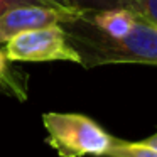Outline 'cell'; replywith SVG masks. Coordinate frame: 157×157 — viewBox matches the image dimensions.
<instances>
[{
	"label": "cell",
	"instance_id": "cell-8",
	"mask_svg": "<svg viewBox=\"0 0 157 157\" xmlns=\"http://www.w3.org/2000/svg\"><path fill=\"white\" fill-rule=\"evenodd\" d=\"M61 2L78 10H103V9L123 7L122 0H61Z\"/></svg>",
	"mask_w": 157,
	"mask_h": 157
},
{
	"label": "cell",
	"instance_id": "cell-4",
	"mask_svg": "<svg viewBox=\"0 0 157 157\" xmlns=\"http://www.w3.org/2000/svg\"><path fill=\"white\" fill-rule=\"evenodd\" d=\"M81 10L76 9H52L41 5L15 7L0 14V48H4L15 34L52 24H64L75 19Z\"/></svg>",
	"mask_w": 157,
	"mask_h": 157
},
{
	"label": "cell",
	"instance_id": "cell-5",
	"mask_svg": "<svg viewBox=\"0 0 157 157\" xmlns=\"http://www.w3.org/2000/svg\"><path fill=\"white\" fill-rule=\"evenodd\" d=\"M86 17L90 19L96 29L105 32L106 36H123L139 22L142 17L140 14L130 10L127 7H113V9H103V10H85Z\"/></svg>",
	"mask_w": 157,
	"mask_h": 157
},
{
	"label": "cell",
	"instance_id": "cell-1",
	"mask_svg": "<svg viewBox=\"0 0 157 157\" xmlns=\"http://www.w3.org/2000/svg\"><path fill=\"white\" fill-rule=\"evenodd\" d=\"M69 44L86 69L106 64L157 66V25L149 19H139L132 31L123 36H106L90 22L85 10L63 24Z\"/></svg>",
	"mask_w": 157,
	"mask_h": 157
},
{
	"label": "cell",
	"instance_id": "cell-9",
	"mask_svg": "<svg viewBox=\"0 0 157 157\" xmlns=\"http://www.w3.org/2000/svg\"><path fill=\"white\" fill-rule=\"evenodd\" d=\"M25 5H41V7H52V9H71L61 0H0V14L10 10L15 7H25ZM78 10V9H76Z\"/></svg>",
	"mask_w": 157,
	"mask_h": 157
},
{
	"label": "cell",
	"instance_id": "cell-11",
	"mask_svg": "<svg viewBox=\"0 0 157 157\" xmlns=\"http://www.w3.org/2000/svg\"><path fill=\"white\" fill-rule=\"evenodd\" d=\"M140 144H142V145L150 147V149H154V150H157V132L152 133L150 137H147V139L140 140Z\"/></svg>",
	"mask_w": 157,
	"mask_h": 157
},
{
	"label": "cell",
	"instance_id": "cell-6",
	"mask_svg": "<svg viewBox=\"0 0 157 157\" xmlns=\"http://www.w3.org/2000/svg\"><path fill=\"white\" fill-rule=\"evenodd\" d=\"M10 59L7 58L4 48H0V90L10 96H15L19 100L27 98V86H25V79L19 78L15 71L9 66Z\"/></svg>",
	"mask_w": 157,
	"mask_h": 157
},
{
	"label": "cell",
	"instance_id": "cell-10",
	"mask_svg": "<svg viewBox=\"0 0 157 157\" xmlns=\"http://www.w3.org/2000/svg\"><path fill=\"white\" fill-rule=\"evenodd\" d=\"M123 7L137 12L157 25V0H122Z\"/></svg>",
	"mask_w": 157,
	"mask_h": 157
},
{
	"label": "cell",
	"instance_id": "cell-3",
	"mask_svg": "<svg viewBox=\"0 0 157 157\" xmlns=\"http://www.w3.org/2000/svg\"><path fill=\"white\" fill-rule=\"evenodd\" d=\"M4 51L10 61L44 63V61H69L79 64V58L69 44L63 24H52L15 34Z\"/></svg>",
	"mask_w": 157,
	"mask_h": 157
},
{
	"label": "cell",
	"instance_id": "cell-2",
	"mask_svg": "<svg viewBox=\"0 0 157 157\" xmlns=\"http://www.w3.org/2000/svg\"><path fill=\"white\" fill-rule=\"evenodd\" d=\"M48 144L59 157H103L112 149L115 137L98 122L81 113L48 112L42 115Z\"/></svg>",
	"mask_w": 157,
	"mask_h": 157
},
{
	"label": "cell",
	"instance_id": "cell-7",
	"mask_svg": "<svg viewBox=\"0 0 157 157\" xmlns=\"http://www.w3.org/2000/svg\"><path fill=\"white\" fill-rule=\"evenodd\" d=\"M105 157H157V150L142 145L140 142H125L115 139L112 149L106 152Z\"/></svg>",
	"mask_w": 157,
	"mask_h": 157
}]
</instances>
